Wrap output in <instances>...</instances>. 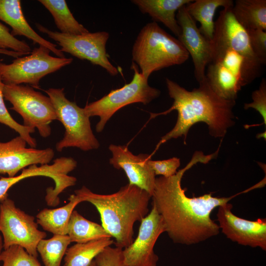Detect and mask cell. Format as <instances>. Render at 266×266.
<instances>
[{
	"mask_svg": "<svg viewBox=\"0 0 266 266\" xmlns=\"http://www.w3.org/2000/svg\"><path fill=\"white\" fill-rule=\"evenodd\" d=\"M218 150L204 155L195 152L187 165L170 177L156 178L151 196L154 205L161 216L166 232L175 243L197 244L217 235L220 228L211 218L212 211L217 207L228 203L231 199L249 189L230 197H214L212 193L199 197L186 196L181 180L186 171L198 163H207L215 158Z\"/></svg>",
	"mask_w": 266,
	"mask_h": 266,
	"instance_id": "cell-1",
	"label": "cell"
},
{
	"mask_svg": "<svg viewBox=\"0 0 266 266\" xmlns=\"http://www.w3.org/2000/svg\"><path fill=\"white\" fill-rule=\"evenodd\" d=\"M233 6L223 8L215 22L205 78L218 96L235 100L243 87L262 76L266 63L253 51L247 31L233 14Z\"/></svg>",
	"mask_w": 266,
	"mask_h": 266,
	"instance_id": "cell-2",
	"label": "cell"
},
{
	"mask_svg": "<svg viewBox=\"0 0 266 266\" xmlns=\"http://www.w3.org/2000/svg\"><path fill=\"white\" fill-rule=\"evenodd\" d=\"M166 82L173 103L163 112L150 113L151 118L173 110L177 111L178 116L174 127L161 138L157 147L168 140L182 136L185 144L190 128L200 122L207 125L209 134L214 137H223L228 129L233 125V110L235 100H225L218 96L206 78L199 83L198 88L191 91L169 78L166 79Z\"/></svg>",
	"mask_w": 266,
	"mask_h": 266,
	"instance_id": "cell-3",
	"label": "cell"
},
{
	"mask_svg": "<svg viewBox=\"0 0 266 266\" xmlns=\"http://www.w3.org/2000/svg\"><path fill=\"white\" fill-rule=\"evenodd\" d=\"M82 201L95 206L101 226L113 237L115 247L124 249L133 241V226L148 213L151 196L145 190L129 183L111 194H96L86 186L74 191Z\"/></svg>",
	"mask_w": 266,
	"mask_h": 266,
	"instance_id": "cell-4",
	"label": "cell"
},
{
	"mask_svg": "<svg viewBox=\"0 0 266 266\" xmlns=\"http://www.w3.org/2000/svg\"><path fill=\"white\" fill-rule=\"evenodd\" d=\"M132 55L133 62L148 80L154 71L181 65L189 57L178 39L154 21L147 23L140 30L133 44Z\"/></svg>",
	"mask_w": 266,
	"mask_h": 266,
	"instance_id": "cell-5",
	"label": "cell"
},
{
	"mask_svg": "<svg viewBox=\"0 0 266 266\" xmlns=\"http://www.w3.org/2000/svg\"><path fill=\"white\" fill-rule=\"evenodd\" d=\"M64 88H49L45 92L51 100L58 120L65 128L63 138L56 145V149L62 152L64 148L76 147L84 151L97 149L100 143L94 134L90 117L84 108L65 96Z\"/></svg>",
	"mask_w": 266,
	"mask_h": 266,
	"instance_id": "cell-6",
	"label": "cell"
},
{
	"mask_svg": "<svg viewBox=\"0 0 266 266\" xmlns=\"http://www.w3.org/2000/svg\"><path fill=\"white\" fill-rule=\"evenodd\" d=\"M131 68L133 70V75L129 83L111 90L106 95L87 104L84 108L90 118L100 117L96 126L97 132H101L107 121L122 107L138 102L146 105L160 95L161 91L149 85L148 79L143 76L133 62Z\"/></svg>",
	"mask_w": 266,
	"mask_h": 266,
	"instance_id": "cell-7",
	"label": "cell"
},
{
	"mask_svg": "<svg viewBox=\"0 0 266 266\" xmlns=\"http://www.w3.org/2000/svg\"><path fill=\"white\" fill-rule=\"evenodd\" d=\"M3 95L4 99L12 105L10 109L22 116L23 125L36 128L42 137L50 135V124L58 118L49 97L28 85H22L4 84Z\"/></svg>",
	"mask_w": 266,
	"mask_h": 266,
	"instance_id": "cell-8",
	"label": "cell"
},
{
	"mask_svg": "<svg viewBox=\"0 0 266 266\" xmlns=\"http://www.w3.org/2000/svg\"><path fill=\"white\" fill-rule=\"evenodd\" d=\"M50 50L39 45L29 55L14 60L9 64L0 62V77L5 85H21L25 83L39 89L40 79L70 64L72 58L54 57Z\"/></svg>",
	"mask_w": 266,
	"mask_h": 266,
	"instance_id": "cell-9",
	"label": "cell"
},
{
	"mask_svg": "<svg viewBox=\"0 0 266 266\" xmlns=\"http://www.w3.org/2000/svg\"><path fill=\"white\" fill-rule=\"evenodd\" d=\"M34 220L33 216L17 207L8 197L0 201V232L4 249L19 245L37 258V244L46 237V233L38 229Z\"/></svg>",
	"mask_w": 266,
	"mask_h": 266,
	"instance_id": "cell-10",
	"label": "cell"
},
{
	"mask_svg": "<svg viewBox=\"0 0 266 266\" xmlns=\"http://www.w3.org/2000/svg\"><path fill=\"white\" fill-rule=\"evenodd\" d=\"M39 32L46 34L56 41L61 47L62 52L69 53L81 60H86L93 65L99 66L111 76H116L118 68L109 61L106 53V45L109 33L105 31L78 34L64 33L49 30L45 27L36 24Z\"/></svg>",
	"mask_w": 266,
	"mask_h": 266,
	"instance_id": "cell-11",
	"label": "cell"
},
{
	"mask_svg": "<svg viewBox=\"0 0 266 266\" xmlns=\"http://www.w3.org/2000/svg\"><path fill=\"white\" fill-rule=\"evenodd\" d=\"M164 232L163 219L152 204L150 212L140 221L136 238L122 250L125 266H156L159 257L154 248L159 237Z\"/></svg>",
	"mask_w": 266,
	"mask_h": 266,
	"instance_id": "cell-12",
	"label": "cell"
},
{
	"mask_svg": "<svg viewBox=\"0 0 266 266\" xmlns=\"http://www.w3.org/2000/svg\"><path fill=\"white\" fill-rule=\"evenodd\" d=\"M233 205L226 203L218 207L219 227L227 238L238 244L266 250V219L250 221L239 218L232 211Z\"/></svg>",
	"mask_w": 266,
	"mask_h": 266,
	"instance_id": "cell-13",
	"label": "cell"
},
{
	"mask_svg": "<svg viewBox=\"0 0 266 266\" xmlns=\"http://www.w3.org/2000/svg\"><path fill=\"white\" fill-rule=\"evenodd\" d=\"M27 144L20 135L0 142V174L13 177L27 166L48 164L53 159L55 153L52 148H27Z\"/></svg>",
	"mask_w": 266,
	"mask_h": 266,
	"instance_id": "cell-14",
	"label": "cell"
},
{
	"mask_svg": "<svg viewBox=\"0 0 266 266\" xmlns=\"http://www.w3.org/2000/svg\"><path fill=\"white\" fill-rule=\"evenodd\" d=\"M181 33L177 38L191 56L194 66V75L198 83L205 78V71L211 55L210 41L200 31L196 21L187 12L185 5L176 14Z\"/></svg>",
	"mask_w": 266,
	"mask_h": 266,
	"instance_id": "cell-15",
	"label": "cell"
},
{
	"mask_svg": "<svg viewBox=\"0 0 266 266\" xmlns=\"http://www.w3.org/2000/svg\"><path fill=\"white\" fill-rule=\"evenodd\" d=\"M109 150L112 153L110 164L114 168L122 169L125 171L129 184L145 190L152 196L156 178L149 164L150 155H134L125 145L112 144L109 145Z\"/></svg>",
	"mask_w": 266,
	"mask_h": 266,
	"instance_id": "cell-16",
	"label": "cell"
},
{
	"mask_svg": "<svg viewBox=\"0 0 266 266\" xmlns=\"http://www.w3.org/2000/svg\"><path fill=\"white\" fill-rule=\"evenodd\" d=\"M0 20L11 27L13 36H25L34 43L46 47L58 57H65L56 44L43 38L28 24L23 14L20 0H0Z\"/></svg>",
	"mask_w": 266,
	"mask_h": 266,
	"instance_id": "cell-17",
	"label": "cell"
},
{
	"mask_svg": "<svg viewBox=\"0 0 266 266\" xmlns=\"http://www.w3.org/2000/svg\"><path fill=\"white\" fill-rule=\"evenodd\" d=\"M193 0H133L143 14H148L154 22H159L167 27L177 38L181 29L176 18L178 9Z\"/></svg>",
	"mask_w": 266,
	"mask_h": 266,
	"instance_id": "cell-18",
	"label": "cell"
},
{
	"mask_svg": "<svg viewBox=\"0 0 266 266\" xmlns=\"http://www.w3.org/2000/svg\"><path fill=\"white\" fill-rule=\"evenodd\" d=\"M233 3L232 0H196L185 5V7L191 17L200 23L199 29L200 33L211 41L214 31L216 11L219 7H232Z\"/></svg>",
	"mask_w": 266,
	"mask_h": 266,
	"instance_id": "cell-19",
	"label": "cell"
},
{
	"mask_svg": "<svg viewBox=\"0 0 266 266\" xmlns=\"http://www.w3.org/2000/svg\"><path fill=\"white\" fill-rule=\"evenodd\" d=\"M68 200L69 202L62 207L44 208L40 211L36 216L37 224L53 234L66 235L70 215L74 208L82 202L75 194L70 195Z\"/></svg>",
	"mask_w": 266,
	"mask_h": 266,
	"instance_id": "cell-20",
	"label": "cell"
},
{
	"mask_svg": "<svg viewBox=\"0 0 266 266\" xmlns=\"http://www.w3.org/2000/svg\"><path fill=\"white\" fill-rule=\"evenodd\" d=\"M232 10L236 20L246 30L266 31V0H236Z\"/></svg>",
	"mask_w": 266,
	"mask_h": 266,
	"instance_id": "cell-21",
	"label": "cell"
},
{
	"mask_svg": "<svg viewBox=\"0 0 266 266\" xmlns=\"http://www.w3.org/2000/svg\"><path fill=\"white\" fill-rule=\"evenodd\" d=\"M67 235L71 242L77 243L111 237L101 225L85 218L75 210L69 220Z\"/></svg>",
	"mask_w": 266,
	"mask_h": 266,
	"instance_id": "cell-22",
	"label": "cell"
},
{
	"mask_svg": "<svg viewBox=\"0 0 266 266\" xmlns=\"http://www.w3.org/2000/svg\"><path fill=\"white\" fill-rule=\"evenodd\" d=\"M111 237L74 244L67 248L63 266H89L96 257L114 243Z\"/></svg>",
	"mask_w": 266,
	"mask_h": 266,
	"instance_id": "cell-23",
	"label": "cell"
},
{
	"mask_svg": "<svg viewBox=\"0 0 266 266\" xmlns=\"http://www.w3.org/2000/svg\"><path fill=\"white\" fill-rule=\"evenodd\" d=\"M51 14L61 33L78 34L89 32L74 17L65 0H39Z\"/></svg>",
	"mask_w": 266,
	"mask_h": 266,
	"instance_id": "cell-24",
	"label": "cell"
},
{
	"mask_svg": "<svg viewBox=\"0 0 266 266\" xmlns=\"http://www.w3.org/2000/svg\"><path fill=\"white\" fill-rule=\"evenodd\" d=\"M71 243L66 235L53 234L49 239H42L37 244V252L44 266H61L67 247Z\"/></svg>",
	"mask_w": 266,
	"mask_h": 266,
	"instance_id": "cell-25",
	"label": "cell"
},
{
	"mask_svg": "<svg viewBox=\"0 0 266 266\" xmlns=\"http://www.w3.org/2000/svg\"><path fill=\"white\" fill-rule=\"evenodd\" d=\"M4 84L0 77V123L4 124L19 133L27 143L33 148L37 145L36 139L31 136V134L34 133L35 129L25 126L16 122L8 111L4 102L3 88Z\"/></svg>",
	"mask_w": 266,
	"mask_h": 266,
	"instance_id": "cell-26",
	"label": "cell"
},
{
	"mask_svg": "<svg viewBox=\"0 0 266 266\" xmlns=\"http://www.w3.org/2000/svg\"><path fill=\"white\" fill-rule=\"evenodd\" d=\"M0 261L2 262V266H41L37 258L19 245H12L2 251Z\"/></svg>",
	"mask_w": 266,
	"mask_h": 266,
	"instance_id": "cell-27",
	"label": "cell"
},
{
	"mask_svg": "<svg viewBox=\"0 0 266 266\" xmlns=\"http://www.w3.org/2000/svg\"><path fill=\"white\" fill-rule=\"evenodd\" d=\"M0 48L17 52L29 54L31 47L24 41H21L13 36L9 29L0 22Z\"/></svg>",
	"mask_w": 266,
	"mask_h": 266,
	"instance_id": "cell-28",
	"label": "cell"
},
{
	"mask_svg": "<svg viewBox=\"0 0 266 266\" xmlns=\"http://www.w3.org/2000/svg\"><path fill=\"white\" fill-rule=\"evenodd\" d=\"M149 164L155 175H161L167 178L175 174L177 168L180 166V161L177 157L164 160H150Z\"/></svg>",
	"mask_w": 266,
	"mask_h": 266,
	"instance_id": "cell-29",
	"label": "cell"
},
{
	"mask_svg": "<svg viewBox=\"0 0 266 266\" xmlns=\"http://www.w3.org/2000/svg\"><path fill=\"white\" fill-rule=\"evenodd\" d=\"M123 249L119 247H106L95 258L99 266H125L122 258Z\"/></svg>",
	"mask_w": 266,
	"mask_h": 266,
	"instance_id": "cell-30",
	"label": "cell"
},
{
	"mask_svg": "<svg viewBox=\"0 0 266 266\" xmlns=\"http://www.w3.org/2000/svg\"><path fill=\"white\" fill-rule=\"evenodd\" d=\"M253 101L245 103L244 108L255 109L261 115L264 120V124H266V80L262 79L259 88L252 94Z\"/></svg>",
	"mask_w": 266,
	"mask_h": 266,
	"instance_id": "cell-31",
	"label": "cell"
},
{
	"mask_svg": "<svg viewBox=\"0 0 266 266\" xmlns=\"http://www.w3.org/2000/svg\"><path fill=\"white\" fill-rule=\"evenodd\" d=\"M246 31L253 51L259 58L266 63V31L261 29Z\"/></svg>",
	"mask_w": 266,
	"mask_h": 266,
	"instance_id": "cell-32",
	"label": "cell"
},
{
	"mask_svg": "<svg viewBox=\"0 0 266 266\" xmlns=\"http://www.w3.org/2000/svg\"><path fill=\"white\" fill-rule=\"evenodd\" d=\"M0 54H3L7 56H9L12 57L17 58L18 57H22V56L26 55L24 53L17 52L12 50L3 49L0 48Z\"/></svg>",
	"mask_w": 266,
	"mask_h": 266,
	"instance_id": "cell-33",
	"label": "cell"
},
{
	"mask_svg": "<svg viewBox=\"0 0 266 266\" xmlns=\"http://www.w3.org/2000/svg\"><path fill=\"white\" fill-rule=\"evenodd\" d=\"M2 248H3V240H2V236H1L0 234V255L2 252Z\"/></svg>",
	"mask_w": 266,
	"mask_h": 266,
	"instance_id": "cell-34",
	"label": "cell"
},
{
	"mask_svg": "<svg viewBox=\"0 0 266 266\" xmlns=\"http://www.w3.org/2000/svg\"><path fill=\"white\" fill-rule=\"evenodd\" d=\"M89 266H99L97 264V263L94 260V261H92V262L90 264Z\"/></svg>",
	"mask_w": 266,
	"mask_h": 266,
	"instance_id": "cell-35",
	"label": "cell"
}]
</instances>
